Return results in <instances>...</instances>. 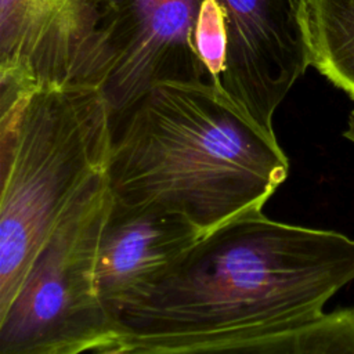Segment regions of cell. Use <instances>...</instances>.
<instances>
[{
    "instance_id": "8fae6325",
    "label": "cell",
    "mask_w": 354,
    "mask_h": 354,
    "mask_svg": "<svg viewBox=\"0 0 354 354\" xmlns=\"http://www.w3.org/2000/svg\"><path fill=\"white\" fill-rule=\"evenodd\" d=\"M343 136L350 140L354 144V109L350 112L348 115V120H347V129L344 130Z\"/></svg>"
},
{
    "instance_id": "277c9868",
    "label": "cell",
    "mask_w": 354,
    "mask_h": 354,
    "mask_svg": "<svg viewBox=\"0 0 354 354\" xmlns=\"http://www.w3.org/2000/svg\"><path fill=\"white\" fill-rule=\"evenodd\" d=\"M109 199L101 171L58 221L0 313V354H82L115 343L113 321L95 286Z\"/></svg>"
},
{
    "instance_id": "3957f363",
    "label": "cell",
    "mask_w": 354,
    "mask_h": 354,
    "mask_svg": "<svg viewBox=\"0 0 354 354\" xmlns=\"http://www.w3.org/2000/svg\"><path fill=\"white\" fill-rule=\"evenodd\" d=\"M0 313L112 144L111 108L95 86L0 87Z\"/></svg>"
},
{
    "instance_id": "8992f818",
    "label": "cell",
    "mask_w": 354,
    "mask_h": 354,
    "mask_svg": "<svg viewBox=\"0 0 354 354\" xmlns=\"http://www.w3.org/2000/svg\"><path fill=\"white\" fill-rule=\"evenodd\" d=\"M225 26L220 88L264 131L311 65L306 0H216Z\"/></svg>"
},
{
    "instance_id": "ba28073f",
    "label": "cell",
    "mask_w": 354,
    "mask_h": 354,
    "mask_svg": "<svg viewBox=\"0 0 354 354\" xmlns=\"http://www.w3.org/2000/svg\"><path fill=\"white\" fill-rule=\"evenodd\" d=\"M199 238L178 214L111 196L95 260L97 293L111 319Z\"/></svg>"
},
{
    "instance_id": "9c48e42d",
    "label": "cell",
    "mask_w": 354,
    "mask_h": 354,
    "mask_svg": "<svg viewBox=\"0 0 354 354\" xmlns=\"http://www.w3.org/2000/svg\"><path fill=\"white\" fill-rule=\"evenodd\" d=\"M93 354H354V307L325 313L306 324L170 343H115Z\"/></svg>"
},
{
    "instance_id": "52a82bcc",
    "label": "cell",
    "mask_w": 354,
    "mask_h": 354,
    "mask_svg": "<svg viewBox=\"0 0 354 354\" xmlns=\"http://www.w3.org/2000/svg\"><path fill=\"white\" fill-rule=\"evenodd\" d=\"M94 0H0V87H102Z\"/></svg>"
},
{
    "instance_id": "30bf717a",
    "label": "cell",
    "mask_w": 354,
    "mask_h": 354,
    "mask_svg": "<svg viewBox=\"0 0 354 354\" xmlns=\"http://www.w3.org/2000/svg\"><path fill=\"white\" fill-rule=\"evenodd\" d=\"M311 66L354 100V0H306Z\"/></svg>"
},
{
    "instance_id": "5b68a950",
    "label": "cell",
    "mask_w": 354,
    "mask_h": 354,
    "mask_svg": "<svg viewBox=\"0 0 354 354\" xmlns=\"http://www.w3.org/2000/svg\"><path fill=\"white\" fill-rule=\"evenodd\" d=\"M94 4L109 64L101 91L113 123L159 83L218 86L225 26L216 0H94Z\"/></svg>"
},
{
    "instance_id": "7a4b0ae2",
    "label": "cell",
    "mask_w": 354,
    "mask_h": 354,
    "mask_svg": "<svg viewBox=\"0 0 354 354\" xmlns=\"http://www.w3.org/2000/svg\"><path fill=\"white\" fill-rule=\"evenodd\" d=\"M289 174L277 141L218 86L165 82L113 123L111 196L188 220L201 234L261 213Z\"/></svg>"
},
{
    "instance_id": "6da1fadb",
    "label": "cell",
    "mask_w": 354,
    "mask_h": 354,
    "mask_svg": "<svg viewBox=\"0 0 354 354\" xmlns=\"http://www.w3.org/2000/svg\"><path fill=\"white\" fill-rule=\"evenodd\" d=\"M353 281L354 238L243 216L201 236L127 303L113 319L115 343L306 324Z\"/></svg>"
}]
</instances>
